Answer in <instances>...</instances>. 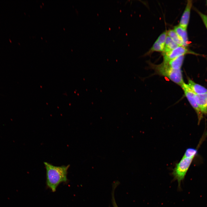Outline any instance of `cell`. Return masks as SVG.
I'll use <instances>...</instances> for the list:
<instances>
[{
	"mask_svg": "<svg viewBox=\"0 0 207 207\" xmlns=\"http://www.w3.org/2000/svg\"></svg>",
	"mask_w": 207,
	"mask_h": 207,
	"instance_id": "cell-17",
	"label": "cell"
},
{
	"mask_svg": "<svg viewBox=\"0 0 207 207\" xmlns=\"http://www.w3.org/2000/svg\"><path fill=\"white\" fill-rule=\"evenodd\" d=\"M178 46H179L167 35L165 41L164 51L162 53L169 52Z\"/></svg>",
	"mask_w": 207,
	"mask_h": 207,
	"instance_id": "cell-11",
	"label": "cell"
},
{
	"mask_svg": "<svg viewBox=\"0 0 207 207\" xmlns=\"http://www.w3.org/2000/svg\"><path fill=\"white\" fill-rule=\"evenodd\" d=\"M164 46H162L156 41H155L149 51L148 53L150 54L154 51L163 52Z\"/></svg>",
	"mask_w": 207,
	"mask_h": 207,
	"instance_id": "cell-13",
	"label": "cell"
},
{
	"mask_svg": "<svg viewBox=\"0 0 207 207\" xmlns=\"http://www.w3.org/2000/svg\"><path fill=\"white\" fill-rule=\"evenodd\" d=\"M181 87L189 103L197 114L199 120L200 119L202 118V114L197 102L195 99L196 94L190 89L188 85L184 82Z\"/></svg>",
	"mask_w": 207,
	"mask_h": 207,
	"instance_id": "cell-4",
	"label": "cell"
},
{
	"mask_svg": "<svg viewBox=\"0 0 207 207\" xmlns=\"http://www.w3.org/2000/svg\"><path fill=\"white\" fill-rule=\"evenodd\" d=\"M189 53L196 54L195 53L189 50L186 47L179 46L169 52L162 53L163 58V62L166 63L176 58Z\"/></svg>",
	"mask_w": 207,
	"mask_h": 207,
	"instance_id": "cell-5",
	"label": "cell"
},
{
	"mask_svg": "<svg viewBox=\"0 0 207 207\" xmlns=\"http://www.w3.org/2000/svg\"><path fill=\"white\" fill-rule=\"evenodd\" d=\"M187 84L191 90L196 95L201 94L207 93V89L200 85L195 83L190 79L188 80Z\"/></svg>",
	"mask_w": 207,
	"mask_h": 207,
	"instance_id": "cell-9",
	"label": "cell"
},
{
	"mask_svg": "<svg viewBox=\"0 0 207 207\" xmlns=\"http://www.w3.org/2000/svg\"><path fill=\"white\" fill-rule=\"evenodd\" d=\"M44 163L46 170L47 185L53 192H55L60 183L67 182L70 165L56 166L47 162Z\"/></svg>",
	"mask_w": 207,
	"mask_h": 207,
	"instance_id": "cell-1",
	"label": "cell"
},
{
	"mask_svg": "<svg viewBox=\"0 0 207 207\" xmlns=\"http://www.w3.org/2000/svg\"><path fill=\"white\" fill-rule=\"evenodd\" d=\"M184 58V55H182L171 60L167 62H163L172 69L176 70L181 69Z\"/></svg>",
	"mask_w": 207,
	"mask_h": 207,
	"instance_id": "cell-10",
	"label": "cell"
},
{
	"mask_svg": "<svg viewBox=\"0 0 207 207\" xmlns=\"http://www.w3.org/2000/svg\"><path fill=\"white\" fill-rule=\"evenodd\" d=\"M198 14L200 16L203 21L207 29V15L204 14L199 11H198Z\"/></svg>",
	"mask_w": 207,
	"mask_h": 207,
	"instance_id": "cell-16",
	"label": "cell"
},
{
	"mask_svg": "<svg viewBox=\"0 0 207 207\" xmlns=\"http://www.w3.org/2000/svg\"><path fill=\"white\" fill-rule=\"evenodd\" d=\"M149 64L155 74L166 77L180 86L184 82L181 69H172L163 62L158 65L149 62Z\"/></svg>",
	"mask_w": 207,
	"mask_h": 207,
	"instance_id": "cell-2",
	"label": "cell"
},
{
	"mask_svg": "<svg viewBox=\"0 0 207 207\" xmlns=\"http://www.w3.org/2000/svg\"><path fill=\"white\" fill-rule=\"evenodd\" d=\"M174 30L182 40L183 46L187 47L188 45L189 41L187 29L178 25L174 27Z\"/></svg>",
	"mask_w": 207,
	"mask_h": 207,
	"instance_id": "cell-8",
	"label": "cell"
},
{
	"mask_svg": "<svg viewBox=\"0 0 207 207\" xmlns=\"http://www.w3.org/2000/svg\"><path fill=\"white\" fill-rule=\"evenodd\" d=\"M192 3V1H187L186 7L179 22V25L186 29H187L189 22Z\"/></svg>",
	"mask_w": 207,
	"mask_h": 207,
	"instance_id": "cell-6",
	"label": "cell"
},
{
	"mask_svg": "<svg viewBox=\"0 0 207 207\" xmlns=\"http://www.w3.org/2000/svg\"><path fill=\"white\" fill-rule=\"evenodd\" d=\"M195 99L202 113L207 114V93L196 95Z\"/></svg>",
	"mask_w": 207,
	"mask_h": 207,
	"instance_id": "cell-7",
	"label": "cell"
},
{
	"mask_svg": "<svg viewBox=\"0 0 207 207\" xmlns=\"http://www.w3.org/2000/svg\"><path fill=\"white\" fill-rule=\"evenodd\" d=\"M197 153V150L196 149L193 148H188L186 150L183 156L188 158L194 157Z\"/></svg>",
	"mask_w": 207,
	"mask_h": 207,
	"instance_id": "cell-14",
	"label": "cell"
},
{
	"mask_svg": "<svg viewBox=\"0 0 207 207\" xmlns=\"http://www.w3.org/2000/svg\"><path fill=\"white\" fill-rule=\"evenodd\" d=\"M167 36V32L164 31L158 37L156 41L164 47L165 41Z\"/></svg>",
	"mask_w": 207,
	"mask_h": 207,
	"instance_id": "cell-15",
	"label": "cell"
},
{
	"mask_svg": "<svg viewBox=\"0 0 207 207\" xmlns=\"http://www.w3.org/2000/svg\"><path fill=\"white\" fill-rule=\"evenodd\" d=\"M167 35L169 36L179 46H183L182 40L174 30L170 29L168 30L167 32Z\"/></svg>",
	"mask_w": 207,
	"mask_h": 207,
	"instance_id": "cell-12",
	"label": "cell"
},
{
	"mask_svg": "<svg viewBox=\"0 0 207 207\" xmlns=\"http://www.w3.org/2000/svg\"><path fill=\"white\" fill-rule=\"evenodd\" d=\"M194 158L183 156L179 162L176 164L172 174L174 178L177 180L179 187L181 181L184 179Z\"/></svg>",
	"mask_w": 207,
	"mask_h": 207,
	"instance_id": "cell-3",
	"label": "cell"
}]
</instances>
